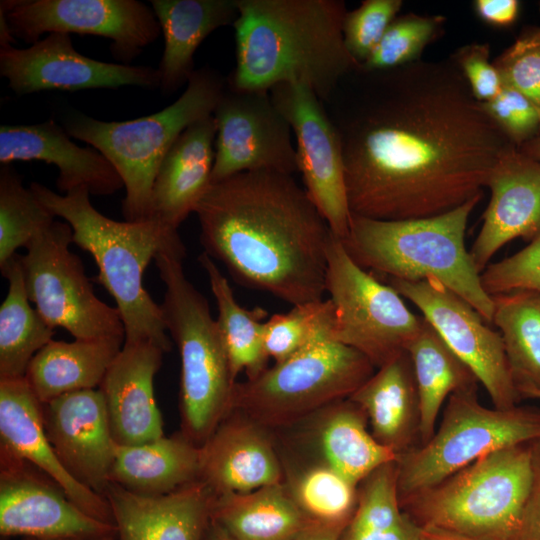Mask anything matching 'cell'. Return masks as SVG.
<instances>
[{"label": "cell", "mask_w": 540, "mask_h": 540, "mask_svg": "<svg viewBox=\"0 0 540 540\" xmlns=\"http://www.w3.org/2000/svg\"><path fill=\"white\" fill-rule=\"evenodd\" d=\"M313 416L312 440L320 461L355 485L398 456L368 430L364 412L349 398L334 402Z\"/></svg>", "instance_id": "31"}, {"label": "cell", "mask_w": 540, "mask_h": 540, "mask_svg": "<svg viewBox=\"0 0 540 540\" xmlns=\"http://www.w3.org/2000/svg\"><path fill=\"white\" fill-rule=\"evenodd\" d=\"M292 497L313 521L349 524L358 499V486L319 461L285 476Z\"/></svg>", "instance_id": "37"}, {"label": "cell", "mask_w": 540, "mask_h": 540, "mask_svg": "<svg viewBox=\"0 0 540 540\" xmlns=\"http://www.w3.org/2000/svg\"><path fill=\"white\" fill-rule=\"evenodd\" d=\"M213 117L217 132L212 183L247 171L299 172L292 129L269 91L236 89L226 80Z\"/></svg>", "instance_id": "15"}, {"label": "cell", "mask_w": 540, "mask_h": 540, "mask_svg": "<svg viewBox=\"0 0 540 540\" xmlns=\"http://www.w3.org/2000/svg\"><path fill=\"white\" fill-rule=\"evenodd\" d=\"M326 293L335 314L333 338L376 369L407 352L424 323L393 287L354 262L335 234L327 251Z\"/></svg>", "instance_id": "11"}, {"label": "cell", "mask_w": 540, "mask_h": 540, "mask_svg": "<svg viewBox=\"0 0 540 540\" xmlns=\"http://www.w3.org/2000/svg\"><path fill=\"white\" fill-rule=\"evenodd\" d=\"M540 439V409L487 408L477 387L453 393L431 439L397 459L399 501L430 488L492 452Z\"/></svg>", "instance_id": "10"}, {"label": "cell", "mask_w": 540, "mask_h": 540, "mask_svg": "<svg viewBox=\"0 0 540 540\" xmlns=\"http://www.w3.org/2000/svg\"><path fill=\"white\" fill-rule=\"evenodd\" d=\"M71 243V226L55 220L19 256L30 302L52 328L62 327L75 339H125L118 309L96 296Z\"/></svg>", "instance_id": "12"}, {"label": "cell", "mask_w": 540, "mask_h": 540, "mask_svg": "<svg viewBox=\"0 0 540 540\" xmlns=\"http://www.w3.org/2000/svg\"><path fill=\"white\" fill-rule=\"evenodd\" d=\"M194 213L204 252L236 282L292 306L324 299L334 233L293 175L235 174L212 183Z\"/></svg>", "instance_id": "2"}, {"label": "cell", "mask_w": 540, "mask_h": 540, "mask_svg": "<svg viewBox=\"0 0 540 540\" xmlns=\"http://www.w3.org/2000/svg\"><path fill=\"white\" fill-rule=\"evenodd\" d=\"M41 414L46 435L65 469L103 496L117 444L101 391L81 390L41 403Z\"/></svg>", "instance_id": "19"}, {"label": "cell", "mask_w": 540, "mask_h": 540, "mask_svg": "<svg viewBox=\"0 0 540 540\" xmlns=\"http://www.w3.org/2000/svg\"><path fill=\"white\" fill-rule=\"evenodd\" d=\"M539 10H540V2H539Z\"/></svg>", "instance_id": "57"}, {"label": "cell", "mask_w": 540, "mask_h": 540, "mask_svg": "<svg viewBox=\"0 0 540 540\" xmlns=\"http://www.w3.org/2000/svg\"><path fill=\"white\" fill-rule=\"evenodd\" d=\"M123 338L50 341L31 360L25 380L41 403L99 388L124 345Z\"/></svg>", "instance_id": "30"}, {"label": "cell", "mask_w": 540, "mask_h": 540, "mask_svg": "<svg viewBox=\"0 0 540 540\" xmlns=\"http://www.w3.org/2000/svg\"><path fill=\"white\" fill-rule=\"evenodd\" d=\"M216 122L213 114L187 127L176 139L155 177L151 218L177 230L212 184Z\"/></svg>", "instance_id": "26"}, {"label": "cell", "mask_w": 540, "mask_h": 540, "mask_svg": "<svg viewBox=\"0 0 540 540\" xmlns=\"http://www.w3.org/2000/svg\"><path fill=\"white\" fill-rule=\"evenodd\" d=\"M200 447L181 432L136 445H117L109 481L140 495L158 496L199 479Z\"/></svg>", "instance_id": "29"}, {"label": "cell", "mask_w": 540, "mask_h": 540, "mask_svg": "<svg viewBox=\"0 0 540 540\" xmlns=\"http://www.w3.org/2000/svg\"><path fill=\"white\" fill-rule=\"evenodd\" d=\"M513 383L522 398L540 393V292L514 290L491 296Z\"/></svg>", "instance_id": "34"}, {"label": "cell", "mask_w": 540, "mask_h": 540, "mask_svg": "<svg viewBox=\"0 0 540 540\" xmlns=\"http://www.w3.org/2000/svg\"><path fill=\"white\" fill-rule=\"evenodd\" d=\"M212 520L235 540H293L315 522L301 510L285 482L217 495Z\"/></svg>", "instance_id": "32"}, {"label": "cell", "mask_w": 540, "mask_h": 540, "mask_svg": "<svg viewBox=\"0 0 540 540\" xmlns=\"http://www.w3.org/2000/svg\"><path fill=\"white\" fill-rule=\"evenodd\" d=\"M402 5V0H364L358 8L346 12L343 21L344 44L359 65L377 47Z\"/></svg>", "instance_id": "42"}, {"label": "cell", "mask_w": 540, "mask_h": 540, "mask_svg": "<svg viewBox=\"0 0 540 540\" xmlns=\"http://www.w3.org/2000/svg\"><path fill=\"white\" fill-rule=\"evenodd\" d=\"M518 149L525 155L540 161V136L528 141Z\"/></svg>", "instance_id": "55"}, {"label": "cell", "mask_w": 540, "mask_h": 540, "mask_svg": "<svg viewBox=\"0 0 540 540\" xmlns=\"http://www.w3.org/2000/svg\"><path fill=\"white\" fill-rule=\"evenodd\" d=\"M237 6L236 66L226 77L236 89L299 83L325 102L359 66L344 44L342 0H237Z\"/></svg>", "instance_id": "3"}, {"label": "cell", "mask_w": 540, "mask_h": 540, "mask_svg": "<svg viewBox=\"0 0 540 540\" xmlns=\"http://www.w3.org/2000/svg\"><path fill=\"white\" fill-rule=\"evenodd\" d=\"M0 447L51 477L85 513L114 525L107 500L78 482L59 460L43 426L41 402L25 378L0 379Z\"/></svg>", "instance_id": "24"}, {"label": "cell", "mask_w": 540, "mask_h": 540, "mask_svg": "<svg viewBox=\"0 0 540 540\" xmlns=\"http://www.w3.org/2000/svg\"><path fill=\"white\" fill-rule=\"evenodd\" d=\"M269 429L230 411L200 447L199 479L216 495L247 493L284 482Z\"/></svg>", "instance_id": "21"}, {"label": "cell", "mask_w": 540, "mask_h": 540, "mask_svg": "<svg viewBox=\"0 0 540 540\" xmlns=\"http://www.w3.org/2000/svg\"><path fill=\"white\" fill-rule=\"evenodd\" d=\"M55 221L11 164L0 169V268Z\"/></svg>", "instance_id": "38"}, {"label": "cell", "mask_w": 540, "mask_h": 540, "mask_svg": "<svg viewBox=\"0 0 540 540\" xmlns=\"http://www.w3.org/2000/svg\"><path fill=\"white\" fill-rule=\"evenodd\" d=\"M417 540H471L460 535L428 527H419Z\"/></svg>", "instance_id": "51"}, {"label": "cell", "mask_w": 540, "mask_h": 540, "mask_svg": "<svg viewBox=\"0 0 540 540\" xmlns=\"http://www.w3.org/2000/svg\"><path fill=\"white\" fill-rule=\"evenodd\" d=\"M41 160L58 169L56 186L62 193L86 188L96 196L112 195L124 188L113 165L99 151L80 147L53 119L38 124L0 127V162Z\"/></svg>", "instance_id": "25"}, {"label": "cell", "mask_w": 540, "mask_h": 540, "mask_svg": "<svg viewBox=\"0 0 540 540\" xmlns=\"http://www.w3.org/2000/svg\"><path fill=\"white\" fill-rule=\"evenodd\" d=\"M14 36L10 30L6 14L0 9V48L12 46Z\"/></svg>", "instance_id": "52"}, {"label": "cell", "mask_w": 540, "mask_h": 540, "mask_svg": "<svg viewBox=\"0 0 540 540\" xmlns=\"http://www.w3.org/2000/svg\"><path fill=\"white\" fill-rule=\"evenodd\" d=\"M0 74L17 95L45 90L160 85L157 68L103 62L74 49L70 34L54 32L25 49L0 48Z\"/></svg>", "instance_id": "17"}, {"label": "cell", "mask_w": 540, "mask_h": 540, "mask_svg": "<svg viewBox=\"0 0 540 540\" xmlns=\"http://www.w3.org/2000/svg\"><path fill=\"white\" fill-rule=\"evenodd\" d=\"M203 540H235L221 526L211 520Z\"/></svg>", "instance_id": "53"}, {"label": "cell", "mask_w": 540, "mask_h": 540, "mask_svg": "<svg viewBox=\"0 0 540 540\" xmlns=\"http://www.w3.org/2000/svg\"><path fill=\"white\" fill-rule=\"evenodd\" d=\"M151 6L164 37L159 87L168 95L195 71L193 55L202 41L220 27L233 26L237 0H152Z\"/></svg>", "instance_id": "28"}, {"label": "cell", "mask_w": 540, "mask_h": 540, "mask_svg": "<svg viewBox=\"0 0 540 540\" xmlns=\"http://www.w3.org/2000/svg\"><path fill=\"white\" fill-rule=\"evenodd\" d=\"M164 353L152 343H124L106 372L98 389L117 445H136L164 436L154 394V378Z\"/></svg>", "instance_id": "23"}, {"label": "cell", "mask_w": 540, "mask_h": 540, "mask_svg": "<svg viewBox=\"0 0 540 540\" xmlns=\"http://www.w3.org/2000/svg\"><path fill=\"white\" fill-rule=\"evenodd\" d=\"M473 7L476 15L486 24L504 28L511 26L517 19L520 3L517 0H475Z\"/></svg>", "instance_id": "48"}, {"label": "cell", "mask_w": 540, "mask_h": 540, "mask_svg": "<svg viewBox=\"0 0 540 540\" xmlns=\"http://www.w3.org/2000/svg\"><path fill=\"white\" fill-rule=\"evenodd\" d=\"M465 77L475 99L485 103L502 90L501 77L490 61L488 43H471L460 47L451 55Z\"/></svg>", "instance_id": "46"}, {"label": "cell", "mask_w": 540, "mask_h": 540, "mask_svg": "<svg viewBox=\"0 0 540 540\" xmlns=\"http://www.w3.org/2000/svg\"><path fill=\"white\" fill-rule=\"evenodd\" d=\"M481 199L427 218L384 221L351 214L341 241L363 269L387 279L437 280L492 322V297L465 246L469 216Z\"/></svg>", "instance_id": "5"}, {"label": "cell", "mask_w": 540, "mask_h": 540, "mask_svg": "<svg viewBox=\"0 0 540 540\" xmlns=\"http://www.w3.org/2000/svg\"><path fill=\"white\" fill-rule=\"evenodd\" d=\"M347 523L314 522L293 540H341Z\"/></svg>", "instance_id": "50"}, {"label": "cell", "mask_w": 540, "mask_h": 540, "mask_svg": "<svg viewBox=\"0 0 540 540\" xmlns=\"http://www.w3.org/2000/svg\"><path fill=\"white\" fill-rule=\"evenodd\" d=\"M103 496L118 540H203L217 495L197 479L158 496L136 494L110 482Z\"/></svg>", "instance_id": "22"}, {"label": "cell", "mask_w": 540, "mask_h": 540, "mask_svg": "<svg viewBox=\"0 0 540 540\" xmlns=\"http://www.w3.org/2000/svg\"><path fill=\"white\" fill-rule=\"evenodd\" d=\"M445 20L441 15L408 13L397 16L360 67L365 70H385L420 60L426 46L440 36Z\"/></svg>", "instance_id": "41"}, {"label": "cell", "mask_w": 540, "mask_h": 540, "mask_svg": "<svg viewBox=\"0 0 540 540\" xmlns=\"http://www.w3.org/2000/svg\"><path fill=\"white\" fill-rule=\"evenodd\" d=\"M480 279L490 296L514 290L540 292V236L512 256L490 263Z\"/></svg>", "instance_id": "44"}, {"label": "cell", "mask_w": 540, "mask_h": 540, "mask_svg": "<svg viewBox=\"0 0 540 540\" xmlns=\"http://www.w3.org/2000/svg\"><path fill=\"white\" fill-rule=\"evenodd\" d=\"M418 532L419 526L406 515L405 520L392 529L359 535L343 534L341 540H417Z\"/></svg>", "instance_id": "49"}, {"label": "cell", "mask_w": 540, "mask_h": 540, "mask_svg": "<svg viewBox=\"0 0 540 540\" xmlns=\"http://www.w3.org/2000/svg\"><path fill=\"white\" fill-rule=\"evenodd\" d=\"M269 93L296 139L298 170L305 191L332 232L343 239L351 212L342 147L323 102L310 87L299 83L277 84Z\"/></svg>", "instance_id": "16"}, {"label": "cell", "mask_w": 540, "mask_h": 540, "mask_svg": "<svg viewBox=\"0 0 540 540\" xmlns=\"http://www.w3.org/2000/svg\"><path fill=\"white\" fill-rule=\"evenodd\" d=\"M533 479L532 443L492 452L400 502L419 527L471 540H512Z\"/></svg>", "instance_id": "8"}, {"label": "cell", "mask_w": 540, "mask_h": 540, "mask_svg": "<svg viewBox=\"0 0 540 540\" xmlns=\"http://www.w3.org/2000/svg\"><path fill=\"white\" fill-rule=\"evenodd\" d=\"M225 86L226 78L220 73L202 67L195 69L174 103L152 115L122 122H106L80 112L67 116L68 135L99 151L120 175L126 221L151 218L152 188L162 161L187 127L213 114Z\"/></svg>", "instance_id": "7"}, {"label": "cell", "mask_w": 540, "mask_h": 540, "mask_svg": "<svg viewBox=\"0 0 540 540\" xmlns=\"http://www.w3.org/2000/svg\"><path fill=\"white\" fill-rule=\"evenodd\" d=\"M334 308L330 299L292 306L265 322L264 348L268 358L282 362L323 336L333 337Z\"/></svg>", "instance_id": "39"}, {"label": "cell", "mask_w": 540, "mask_h": 540, "mask_svg": "<svg viewBox=\"0 0 540 540\" xmlns=\"http://www.w3.org/2000/svg\"><path fill=\"white\" fill-rule=\"evenodd\" d=\"M198 261L207 274L216 301V322L226 348L232 376L236 381L238 375L244 371L247 379H253L268 368L269 358L264 348L265 319L268 312L261 307H242L236 301L227 278L207 253L200 254Z\"/></svg>", "instance_id": "35"}, {"label": "cell", "mask_w": 540, "mask_h": 540, "mask_svg": "<svg viewBox=\"0 0 540 540\" xmlns=\"http://www.w3.org/2000/svg\"><path fill=\"white\" fill-rule=\"evenodd\" d=\"M486 187L490 202L469 251L480 274L508 242L540 236V161L514 146L499 159Z\"/></svg>", "instance_id": "20"}, {"label": "cell", "mask_w": 540, "mask_h": 540, "mask_svg": "<svg viewBox=\"0 0 540 540\" xmlns=\"http://www.w3.org/2000/svg\"><path fill=\"white\" fill-rule=\"evenodd\" d=\"M373 437L400 456L420 445V406L407 352L378 368L350 397Z\"/></svg>", "instance_id": "27"}, {"label": "cell", "mask_w": 540, "mask_h": 540, "mask_svg": "<svg viewBox=\"0 0 540 540\" xmlns=\"http://www.w3.org/2000/svg\"><path fill=\"white\" fill-rule=\"evenodd\" d=\"M533 398L540 399V393L536 394Z\"/></svg>", "instance_id": "56"}, {"label": "cell", "mask_w": 540, "mask_h": 540, "mask_svg": "<svg viewBox=\"0 0 540 540\" xmlns=\"http://www.w3.org/2000/svg\"><path fill=\"white\" fill-rule=\"evenodd\" d=\"M483 109L517 147L540 136V107L515 89L503 85Z\"/></svg>", "instance_id": "45"}, {"label": "cell", "mask_w": 540, "mask_h": 540, "mask_svg": "<svg viewBox=\"0 0 540 540\" xmlns=\"http://www.w3.org/2000/svg\"><path fill=\"white\" fill-rule=\"evenodd\" d=\"M19 256L0 268L9 284L0 306V379L25 378L33 357L55 334L30 305Z\"/></svg>", "instance_id": "36"}, {"label": "cell", "mask_w": 540, "mask_h": 540, "mask_svg": "<svg viewBox=\"0 0 540 540\" xmlns=\"http://www.w3.org/2000/svg\"><path fill=\"white\" fill-rule=\"evenodd\" d=\"M388 284L412 302L448 347L470 368L494 408L510 409L521 397L513 383L502 337L466 300L434 279Z\"/></svg>", "instance_id": "14"}, {"label": "cell", "mask_w": 540, "mask_h": 540, "mask_svg": "<svg viewBox=\"0 0 540 540\" xmlns=\"http://www.w3.org/2000/svg\"><path fill=\"white\" fill-rule=\"evenodd\" d=\"M405 518L398 495L396 460L381 465L360 482L357 506L343 534L389 530Z\"/></svg>", "instance_id": "40"}, {"label": "cell", "mask_w": 540, "mask_h": 540, "mask_svg": "<svg viewBox=\"0 0 540 540\" xmlns=\"http://www.w3.org/2000/svg\"><path fill=\"white\" fill-rule=\"evenodd\" d=\"M12 35L28 43L44 33H78L109 38L115 58L129 62L160 35L147 5L136 0H5Z\"/></svg>", "instance_id": "13"}, {"label": "cell", "mask_w": 540, "mask_h": 540, "mask_svg": "<svg viewBox=\"0 0 540 540\" xmlns=\"http://www.w3.org/2000/svg\"><path fill=\"white\" fill-rule=\"evenodd\" d=\"M116 533L85 513L63 488L28 461L0 447V534L60 538Z\"/></svg>", "instance_id": "18"}, {"label": "cell", "mask_w": 540, "mask_h": 540, "mask_svg": "<svg viewBox=\"0 0 540 540\" xmlns=\"http://www.w3.org/2000/svg\"><path fill=\"white\" fill-rule=\"evenodd\" d=\"M323 104L339 135L350 212L371 219L427 218L483 197L515 146L451 56L359 65Z\"/></svg>", "instance_id": "1"}, {"label": "cell", "mask_w": 540, "mask_h": 540, "mask_svg": "<svg viewBox=\"0 0 540 540\" xmlns=\"http://www.w3.org/2000/svg\"><path fill=\"white\" fill-rule=\"evenodd\" d=\"M375 369L359 351L323 336L257 377L237 382L230 411L269 430L291 427L350 397Z\"/></svg>", "instance_id": "9"}, {"label": "cell", "mask_w": 540, "mask_h": 540, "mask_svg": "<svg viewBox=\"0 0 540 540\" xmlns=\"http://www.w3.org/2000/svg\"><path fill=\"white\" fill-rule=\"evenodd\" d=\"M533 479L512 540H540V439L532 441Z\"/></svg>", "instance_id": "47"}, {"label": "cell", "mask_w": 540, "mask_h": 540, "mask_svg": "<svg viewBox=\"0 0 540 540\" xmlns=\"http://www.w3.org/2000/svg\"><path fill=\"white\" fill-rule=\"evenodd\" d=\"M22 540H118L117 534L91 535V536H74L60 538H23Z\"/></svg>", "instance_id": "54"}, {"label": "cell", "mask_w": 540, "mask_h": 540, "mask_svg": "<svg viewBox=\"0 0 540 540\" xmlns=\"http://www.w3.org/2000/svg\"><path fill=\"white\" fill-rule=\"evenodd\" d=\"M502 84L540 107V27H527L492 61Z\"/></svg>", "instance_id": "43"}, {"label": "cell", "mask_w": 540, "mask_h": 540, "mask_svg": "<svg viewBox=\"0 0 540 540\" xmlns=\"http://www.w3.org/2000/svg\"><path fill=\"white\" fill-rule=\"evenodd\" d=\"M184 256L180 244L154 260L165 285L164 324L180 356V432L201 447L230 412L237 381L208 301L184 273Z\"/></svg>", "instance_id": "6"}, {"label": "cell", "mask_w": 540, "mask_h": 540, "mask_svg": "<svg viewBox=\"0 0 540 540\" xmlns=\"http://www.w3.org/2000/svg\"><path fill=\"white\" fill-rule=\"evenodd\" d=\"M30 189L55 217L71 226L73 243L94 258L96 279L121 315L124 343L148 342L170 351L161 306L144 288L143 274L161 250L183 244L177 230L155 219L131 222L106 217L91 204L86 188L62 195L33 182Z\"/></svg>", "instance_id": "4"}, {"label": "cell", "mask_w": 540, "mask_h": 540, "mask_svg": "<svg viewBox=\"0 0 540 540\" xmlns=\"http://www.w3.org/2000/svg\"><path fill=\"white\" fill-rule=\"evenodd\" d=\"M407 353L419 397L422 445L433 436L438 415L449 396L477 387L478 380L425 319Z\"/></svg>", "instance_id": "33"}]
</instances>
